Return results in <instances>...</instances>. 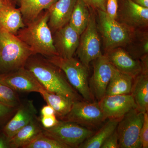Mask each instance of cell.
<instances>
[{
	"instance_id": "cell-16",
	"label": "cell",
	"mask_w": 148,
	"mask_h": 148,
	"mask_svg": "<svg viewBox=\"0 0 148 148\" xmlns=\"http://www.w3.org/2000/svg\"><path fill=\"white\" fill-rule=\"evenodd\" d=\"M25 26L21 11L15 7L12 0H8L0 7V28L16 35Z\"/></svg>"
},
{
	"instance_id": "cell-1",
	"label": "cell",
	"mask_w": 148,
	"mask_h": 148,
	"mask_svg": "<svg viewBox=\"0 0 148 148\" xmlns=\"http://www.w3.org/2000/svg\"><path fill=\"white\" fill-rule=\"evenodd\" d=\"M24 67L33 73L49 92L63 95L74 101L80 100L79 95L61 73L59 69L48 60L32 57V56Z\"/></svg>"
},
{
	"instance_id": "cell-30",
	"label": "cell",
	"mask_w": 148,
	"mask_h": 148,
	"mask_svg": "<svg viewBox=\"0 0 148 148\" xmlns=\"http://www.w3.org/2000/svg\"><path fill=\"white\" fill-rule=\"evenodd\" d=\"M118 135L116 129L107 138L101 146V148H119Z\"/></svg>"
},
{
	"instance_id": "cell-5",
	"label": "cell",
	"mask_w": 148,
	"mask_h": 148,
	"mask_svg": "<svg viewBox=\"0 0 148 148\" xmlns=\"http://www.w3.org/2000/svg\"><path fill=\"white\" fill-rule=\"evenodd\" d=\"M43 132L69 148H78L95 133L90 128L63 120L59 121L56 125L51 128L43 127Z\"/></svg>"
},
{
	"instance_id": "cell-37",
	"label": "cell",
	"mask_w": 148,
	"mask_h": 148,
	"mask_svg": "<svg viewBox=\"0 0 148 148\" xmlns=\"http://www.w3.org/2000/svg\"><path fill=\"white\" fill-rule=\"evenodd\" d=\"M7 1L8 0H0V7L4 5Z\"/></svg>"
},
{
	"instance_id": "cell-32",
	"label": "cell",
	"mask_w": 148,
	"mask_h": 148,
	"mask_svg": "<svg viewBox=\"0 0 148 148\" xmlns=\"http://www.w3.org/2000/svg\"><path fill=\"white\" fill-rule=\"evenodd\" d=\"M88 7L106 12L107 0H83Z\"/></svg>"
},
{
	"instance_id": "cell-10",
	"label": "cell",
	"mask_w": 148,
	"mask_h": 148,
	"mask_svg": "<svg viewBox=\"0 0 148 148\" xmlns=\"http://www.w3.org/2000/svg\"><path fill=\"white\" fill-rule=\"evenodd\" d=\"M0 82L16 92H40L44 88L33 73L24 67L0 74Z\"/></svg>"
},
{
	"instance_id": "cell-24",
	"label": "cell",
	"mask_w": 148,
	"mask_h": 148,
	"mask_svg": "<svg viewBox=\"0 0 148 148\" xmlns=\"http://www.w3.org/2000/svg\"><path fill=\"white\" fill-rule=\"evenodd\" d=\"M109 120L97 133H94L91 137L85 141L78 148H101L106 139L116 130L120 121L118 119Z\"/></svg>"
},
{
	"instance_id": "cell-21",
	"label": "cell",
	"mask_w": 148,
	"mask_h": 148,
	"mask_svg": "<svg viewBox=\"0 0 148 148\" xmlns=\"http://www.w3.org/2000/svg\"><path fill=\"white\" fill-rule=\"evenodd\" d=\"M133 79L132 77L120 72L114 67L105 96L131 93Z\"/></svg>"
},
{
	"instance_id": "cell-23",
	"label": "cell",
	"mask_w": 148,
	"mask_h": 148,
	"mask_svg": "<svg viewBox=\"0 0 148 148\" xmlns=\"http://www.w3.org/2000/svg\"><path fill=\"white\" fill-rule=\"evenodd\" d=\"M90 13L83 0H77L69 24L80 36L87 27Z\"/></svg>"
},
{
	"instance_id": "cell-31",
	"label": "cell",
	"mask_w": 148,
	"mask_h": 148,
	"mask_svg": "<svg viewBox=\"0 0 148 148\" xmlns=\"http://www.w3.org/2000/svg\"><path fill=\"white\" fill-rule=\"evenodd\" d=\"M18 108L10 107L0 103V120L13 116Z\"/></svg>"
},
{
	"instance_id": "cell-38",
	"label": "cell",
	"mask_w": 148,
	"mask_h": 148,
	"mask_svg": "<svg viewBox=\"0 0 148 148\" xmlns=\"http://www.w3.org/2000/svg\"><path fill=\"white\" fill-rule=\"evenodd\" d=\"M18 1H19V0H18Z\"/></svg>"
},
{
	"instance_id": "cell-22",
	"label": "cell",
	"mask_w": 148,
	"mask_h": 148,
	"mask_svg": "<svg viewBox=\"0 0 148 148\" xmlns=\"http://www.w3.org/2000/svg\"><path fill=\"white\" fill-rule=\"evenodd\" d=\"M39 93L48 105L53 108L56 114L61 119L66 116L71 111L74 101L71 98L49 92L45 88H43Z\"/></svg>"
},
{
	"instance_id": "cell-13",
	"label": "cell",
	"mask_w": 148,
	"mask_h": 148,
	"mask_svg": "<svg viewBox=\"0 0 148 148\" xmlns=\"http://www.w3.org/2000/svg\"><path fill=\"white\" fill-rule=\"evenodd\" d=\"M37 113L33 101L26 100L21 103L16 112L6 124L3 130L4 135L8 141L35 118Z\"/></svg>"
},
{
	"instance_id": "cell-2",
	"label": "cell",
	"mask_w": 148,
	"mask_h": 148,
	"mask_svg": "<svg viewBox=\"0 0 148 148\" xmlns=\"http://www.w3.org/2000/svg\"><path fill=\"white\" fill-rule=\"evenodd\" d=\"M49 14L47 10L41 12L34 21L27 23L16 35L25 43L35 54L48 57L58 56L56 49L51 31L48 22Z\"/></svg>"
},
{
	"instance_id": "cell-17",
	"label": "cell",
	"mask_w": 148,
	"mask_h": 148,
	"mask_svg": "<svg viewBox=\"0 0 148 148\" xmlns=\"http://www.w3.org/2000/svg\"><path fill=\"white\" fill-rule=\"evenodd\" d=\"M113 66L120 72L135 78L143 71L139 61L133 59L123 49L119 48L108 56Z\"/></svg>"
},
{
	"instance_id": "cell-12",
	"label": "cell",
	"mask_w": 148,
	"mask_h": 148,
	"mask_svg": "<svg viewBox=\"0 0 148 148\" xmlns=\"http://www.w3.org/2000/svg\"><path fill=\"white\" fill-rule=\"evenodd\" d=\"M90 81V90L99 102L106 95V89L114 69L108 56L101 55L95 59Z\"/></svg>"
},
{
	"instance_id": "cell-8",
	"label": "cell",
	"mask_w": 148,
	"mask_h": 148,
	"mask_svg": "<svg viewBox=\"0 0 148 148\" xmlns=\"http://www.w3.org/2000/svg\"><path fill=\"white\" fill-rule=\"evenodd\" d=\"M81 35L76 51L80 62L88 68L90 62L102 55L100 38L93 14H90L87 27Z\"/></svg>"
},
{
	"instance_id": "cell-4",
	"label": "cell",
	"mask_w": 148,
	"mask_h": 148,
	"mask_svg": "<svg viewBox=\"0 0 148 148\" xmlns=\"http://www.w3.org/2000/svg\"><path fill=\"white\" fill-rule=\"evenodd\" d=\"M47 60L64 72L69 83L79 92L85 101L94 102L88 82V68L73 57L64 58L54 56L48 57Z\"/></svg>"
},
{
	"instance_id": "cell-29",
	"label": "cell",
	"mask_w": 148,
	"mask_h": 148,
	"mask_svg": "<svg viewBox=\"0 0 148 148\" xmlns=\"http://www.w3.org/2000/svg\"><path fill=\"white\" fill-rule=\"evenodd\" d=\"M118 8L117 0H107L106 12L110 18L114 19L116 18Z\"/></svg>"
},
{
	"instance_id": "cell-25",
	"label": "cell",
	"mask_w": 148,
	"mask_h": 148,
	"mask_svg": "<svg viewBox=\"0 0 148 148\" xmlns=\"http://www.w3.org/2000/svg\"><path fill=\"white\" fill-rule=\"evenodd\" d=\"M125 15L132 24L141 26L148 24V8L143 7L132 0H127Z\"/></svg>"
},
{
	"instance_id": "cell-7",
	"label": "cell",
	"mask_w": 148,
	"mask_h": 148,
	"mask_svg": "<svg viewBox=\"0 0 148 148\" xmlns=\"http://www.w3.org/2000/svg\"><path fill=\"white\" fill-rule=\"evenodd\" d=\"M62 120L75 123L87 128L96 127L105 121L98 102L76 100Z\"/></svg>"
},
{
	"instance_id": "cell-33",
	"label": "cell",
	"mask_w": 148,
	"mask_h": 148,
	"mask_svg": "<svg viewBox=\"0 0 148 148\" xmlns=\"http://www.w3.org/2000/svg\"><path fill=\"white\" fill-rule=\"evenodd\" d=\"M40 121L43 127L45 128H49L53 127L56 125L59 121L56 119V115L42 116Z\"/></svg>"
},
{
	"instance_id": "cell-27",
	"label": "cell",
	"mask_w": 148,
	"mask_h": 148,
	"mask_svg": "<svg viewBox=\"0 0 148 148\" xmlns=\"http://www.w3.org/2000/svg\"><path fill=\"white\" fill-rule=\"evenodd\" d=\"M0 103L17 108L21 102L16 91L0 82Z\"/></svg>"
},
{
	"instance_id": "cell-19",
	"label": "cell",
	"mask_w": 148,
	"mask_h": 148,
	"mask_svg": "<svg viewBox=\"0 0 148 148\" xmlns=\"http://www.w3.org/2000/svg\"><path fill=\"white\" fill-rule=\"evenodd\" d=\"M43 132V128L36 118L9 140L10 148H24Z\"/></svg>"
},
{
	"instance_id": "cell-35",
	"label": "cell",
	"mask_w": 148,
	"mask_h": 148,
	"mask_svg": "<svg viewBox=\"0 0 148 148\" xmlns=\"http://www.w3.org/2000/svg\"><path fill=\"white\" fill-rule=\"evenodd\" d=\"M10 148L9 141L7 138L5 137H0V148Z\"/></svg>"
},
{
	"instance_id": "cell-9",
	"label": "cell",
	"mask_w": 148,
	"mask_h": 148,
	"mask_svg": "<svg viewBox=\"0 0 148 148\" xmlns=\"http://www.w3.org/2000/svg\"><path fill=\"white\" fill-rule=\"evenodd\" d=\"M99 18L100 28L106 48L113 49L117 47L124 45L130 40V33L122 24L110 18L106 12L97 10Z\"/></svg>"
},
{
	"instance_id": "cell-11",
	"label": "cell",
	"mask_w": 148,
	"mask_h": 148,
	"mask_svg": "<svg viewBox=\"0 0 148 148\" xmlns=\"http://www.w3.org/2000/svg\"><path fill=\"white\" fill-rule=\"evenodd\" d=\"M98 103L105 120L107 119L120 120L130 110L137 108V105L131 93L105 96Z\"/></svg>"
},
{
	"instance_id": "cell-26",
	"label": "cell",
	"mask_w": 148,
	"mask_h": 148,
	"mask_svg": "<svg viewBox=\"0 0 148 148\" xmlns=\"http://www.w3.org/2000/svg\"><path fill=\"white\" fill-rule=\"evenodd\" d=\"M24 148H69L64 144L44 134H40Z\"/></svg>"
},
{
	"instance_id": "cell-28",
	"label": "cell",
	"mask_w": 148,
	"mask_h": 148,
	"mask_svg": "<svg viewBox=\"0 0 148 148\" xmlns=\"http://www.w3.org/2000/svg\"><path fill=\"white\" fill-rule=\"evenodd\" d=\"M140 140L142 148H148V114L144 113V122L140 132Z\"/></svg>"
},
{
	"instance_id": "cell-6",
	"label": "cell",
	"mask_w": 148,
	"mask_h": 148,
	"mask_svg": "<svg viewBox=\"0 0 148 148\" xmlns=\"http://www.w3.org/2000/svg\"><path fill=\"white\" fill-rule=\"evenodd\" d=\"M144 113L137 108L130 110L120 120L116 128L121 148H142L140 132Z\"/></svg>"
},
{
	"instance_id": "cell-18",
	"label": "cell",
	"mask_w": 148,
	"mask_h": 148,
	"mask_svg": "<svg viewBox=\"0 0 148 148\" xmlns=\"http://www.w3.org/2000/svg\"><path fill=\"white\" fill-rule=\"evenodd\" d=\"M131 94L137 109L143 113L148 111V69H143L142 73L134 79Z\"/></svg>"
},
{
	"instance_id": "cell-3",
	"label": "cell",
	"mask_w": 148,
	"mask_h": 148,
	"mask_svg": "<svg viewBox=\"0 0 148 148\" xmlns=\"http://www.w3.org/2000/svg\"><path fill=\"white\" fill-rule=\"evenodd\" d=\"M34 53L16 35L0 28V74L24 67Z\"/></svg>"
},
{
	"instance_id": "cell-14",
	"label": "cell",
	"mask_w": 148,
	"mask_h": 148,
	"mask_svg": "<svg viewBox=\"0 0 148 148\" xmlns=\"http://www.w3.org/2000/svg\"><path fill=\"white\" fill-rule=\"evenodd\" d=\"M79 36L69 23L56 31L53 44L58 56L64 58L73 57L78 46Z\"/></svg>"
},
{
	"instance_id": "cell-36",
	"label": "cell",
	"mask_w": 148,
	"mask_h": 148,
	"mask_svg": "<svg viewBox=\"0 0 148 148\" xmlns=\"http://www.w3.org/2000/svg\"><path fill=\"white\" fill-rule=\"evenodd\" d=\"M135 3L146 8H148V0H134Z\"/></svg>"
},
{
	"instance_id": "cell-34",
	"label": "cell",
	"mask_w": 148,
	"mask_h": 148,
	"mask_svg": "<svg viewBox=\"0 0 148 148\" xmlns=\"http://www.w3.org/2000/svg\"><path fill=\"white\" fill-rule=\"evenodd\" d=\"M41 114L42 116H47L56 115V112L52 107L47 104L43 107L41 110Z\"/></svg>"
},
{
	"instance_id": "cell-15",
	"label": "cell",
	"mask_w": 148,
	"mask_h": 148,
	"mask_svg": "<svg viewBox=\"0 0 148 148\" xmlns=\"http://www.w3.org/2000/svg\"><path fill=\"white\" fill-rule=\"evenodd\" d=\"M77 0H57L47 10L49 14V26L52 31H57L68 24Z\"/></svg>"
},
{
	"instance_id": "cell-20",
	"label": "cell",
	"mask_w": 148,
	"mask_h": 148,
	"mask_svg": "<svg viewBox=\"0 0 148 148\" xmlns=\"http://www.w3.org/2000/svg\"><path fill=\"white\" fill-rule=\"evenodd\" d=\"M57 0H19V9L24 21L34 20L43 10H48Z\"/></svg>"
}]
</instances>
